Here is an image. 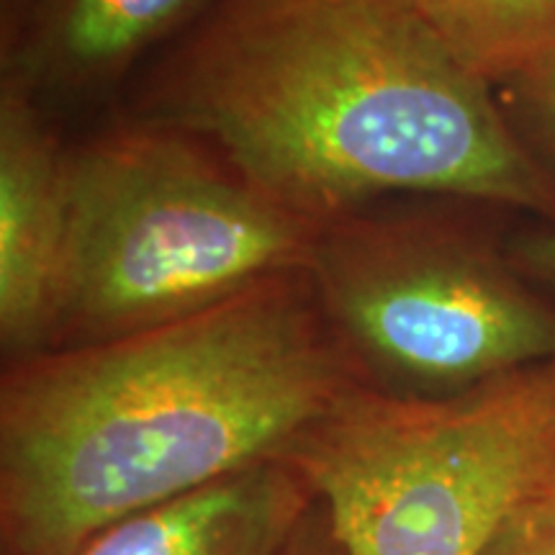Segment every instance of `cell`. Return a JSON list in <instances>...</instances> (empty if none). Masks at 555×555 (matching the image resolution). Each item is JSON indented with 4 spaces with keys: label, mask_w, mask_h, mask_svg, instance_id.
Returning a JSON list of instances; mask_svg holds the SVG:
<instances>
[{
    "label": "cell",
    "mask_w": 555,
    "mask_h": 555,
    "mask_svg": "<svg viewBox=\"0 0 555 555\" xmlns=\"http://www.w3.org/2000/svg\"><path fill=\"white\" fill-rule=\"evenodd\" d=\"M335 555H339V553H335Z\"/></svg>",
    "instance_id": "14"
},
{
    "label": "cell",
    "mask_w": 555,
    "mask_h": 555,
    "mask_svg": "<svg viewBox=\"0 0 555 555\" xmlns=\"http://www.w3.org/2000/svg\"><path fill=\"white\" fill-rule=\"evenodd\" d=\"M515 266L522 273L555 286V234H527L515 245Z\"/></svg>",
    "instance_id": "11"
},
{
    "label": "cell",
    "mask_w": 555,
    "mask_h": 555,
    "mask_svg": "<svg viewBox=\"0 0 555 555\" xmlns=\"http://www.w3.org/2000/svg\"><path fill=\"white\" fill-rule=\"evenodd\" d=\"M67 234L52 339L172 322L304 270L317 229L180 131H119L65 157Z\"/></svg>",
    "instance_id": "3"
},
{
    "label": "cell",
    "mask_w": 555,
    "mask_h": 555,
    "mask_svg": "<svg viewBox=\"0 0 555 555\" xmlns=\"http://www.w3.org/2000/svg\"><path fill=\"white\" fill-rule=\"evenodd\" d=\"M527 88H530L532 99L540 106V111L547 116V121H551V127L555 129V62L551 65L538 69V73H532L530 78L522 80Z\"/></svg>",
    "instance_id": "12"
},
{
    "label": "cell",
    "mask_w": 555,
    "mask_h": 555,
    "mask_svg": "<svg viewBox=\"0 0 555 555\" xmlns=\"http://www.w3.org/2000/svg\"><path fill=\"white\" fill-rule=\"evenodd\" d=\"M422 16L486 86L555 62V0H429Z\"/></svg>",
    "instance_id": "9"
},
{
    "label": "cell",
    "mask_w": 555,
    "mask_h": 555,
    "mask_svg": "<svg viewBox=\"0 0 555 555\" xmlns=\"http://www.w3.org/2000/svg\"><path fill=\"white\" fill-rule=\"evenodd\" d=\"M155 106L309 224L393 191L555 208L486 82L422 13L380 0H217Z\"/></svg>",
    "instance_id": "2"
},
{
    "label": "cell",
    "mask_w": 555,
    "mask_h": 555,
    "mask_svg": "<svg viewBox=\"0 0 555 555\" xmlns=\"http://www.w3.org/2000/svg\"><path fill=\"white\" fill-rule=\"evenodd\" d=\"M314 499L301 470L275 457L139 509L75 555H283Z\"/></svg>",
    "instance_id": "7"
},
{
    "label": "cell",
    "mask_w": 555,
    "mask_h": 555,
    "mask_svg": "<svg viewBox=\"0 0 555 555\" xmlns=\"http://www.w3.org/2000/svg\"><path fill=\"white\" fill-rule=\"evenodd\" d=\"M65 234V157L26 88L9 80L0 101V337L16 360L52 345Z\"/></svg>",
    "instance_id": "6"
},
{
    "label": "cell",
    "mask_w": 555,
    "mask_h": 555,
    "mask_svg": "<svg viewBox=\"0 0 555 555\" xmlns=\"http://www.w3.org/2000/svg\"><path fill=\"white\" fill-rule=\"evenodd\" d=\"M286 461L339 555H483L555 470V360L442 397L360 384Z\"/></svg>",
    "instance_id": "4"
},
{
    "label": "cell",
    "mask_w": 555,
    "mask_h": 555,
    "mask_svg": "<svg viewBox=\"0 0 555 555\" xmlns=\"http://www.w3.org/2000/svg\"><path fill=\"white\" fill-rule=\"evenodd\" d=\"M217 0H34L18 67L24 86H93Z\"/></svg>",
    "instance_id": "8"
},
{
    "label": "cell",
    "mask_w": 555,
    "mask_h": 555,
    "mask_svg": "<svg viewBox=\"0 0 555 555\" xmlns=\"http://www.w3.org/2000/svg\"><path fill=\"white\" fill-rule=\"evenodd\" d=\"M307 275L358 367L435 397L555 360V309L468 242L414 224L314 237Z\"/></svg>",
    "instance_id": "5"
},
{
    "label": "cell",
    "mask_w": 555,
    "mask_h": 555,
    "mask_svg": "<svg viewBox=\"0 0 555 555\" xmlns=\"http://www.w3.org/2000/svg\"><path fill=\"white\" fill-rule=\"evenodd\" d=\"M483 555H555V470L512 512Z\"/></svg>",
    "instance_id": "10"
},
{
    "label": "cell",
    "mask_w": 555,
    "mask_h": 555,
    "mask_svg": "<svg viewBox=\"0 0 555 555\" xmlns=\"http://www.w3.org/2000/svg\"><path fill=\"white\" fill-rule=\"evenodd\" d=\"M380 3H388V5H399V9H406V11H416V13H425L429 0H380Z\"/></svg>",
    "instance_id": "13"
},
{
    "label": "cell",
    "mask_w": 555,
    "mask_h": 555,
    "mask_svg": "<svg viewBox=\"0 0 555 555\" xmlns=\"http://www.w3.org/2000/svg\"><path fill=\"white\" fill-rule=\"evenodd\" d=\"M356 386L307 268L13 360L0 388L3 555H75L139 509L286 457Z\"/></svg>",
    "instance_id": "1"
}]
</instances>
